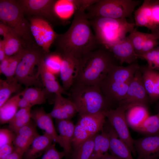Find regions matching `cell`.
Here are the masks:
<instances>
[{
	"mask_svg": "<svg viewBox=\"0 0 159 159\" xmlns=\"http://www.w3.org/2000/svg\"><path fill=\"white\" fill-rule=\"evenodd\" d=\"M71 25L62 34H58L53 44L60 54H69L79 59L100 46L91 29L86 10L76 11Z\"/></svg>",
	"mask_w": 159,
	"mask_h": 159,
	"instance_id": "6da1fadb",
	"label": "cell"
},
{
	"mask_svg": "<svg viewBox=\"0 0 159 159\" xmlns=\"http://www.w3.org/2000/svg\"><path fill=\"white\" fill-rule=\"evenodd\" d=\"M118 62L111 52L101 46L85 54L78 59L74 82L99 86L110 69L113 65H119Z\"/></svg>",
	"mask_w": 159,
	"mask_h": 159,
	"instance_id": "7a4b0ae2",
	"label": "cell"
},
{
	"mask_svg": "<svg viewBox=\"0 0 159 159\" xmlns=\"http://www.w3.org/2000/svg\"><path fill=\"white\" fill-rule=\"evenodd\" d=\"M68 93V98L75 105L80 116L111 109L99 86L74 82Z\"/></svg>",
	"mask_w": 159,
	"mask_h": 159,
	"instance_id": "3957f363",
	"label": "cell"
},
{
	"mask_svg": "<svg viewBox=\"0 0 159 159\" xmlns=\"http://www.w3.org/2000/svg\"><path fill=\"white\" fill-rule=\"evenodd\" d=\"M89 20L99 44L107 49L123 40L136 26L135 23L128 22L126 18L97 17Z\"/></svg>",
	"mask_w": 159,
	"mask_h": 159,
	"instance_id": "277c9868",
	"label": "cell"
},
{
	"mask_svg": "<svg viewBox=\"0 0 159 159\" xmlns=\"http://www.w3.org/2000/svg\"><path fill=\"white\" fill-rule=\"evenodd\" d=\"M0 20L14 30L28 47L37 45L29 22L17 0H0Z\"/></svg>",
	"mask_w": 159,
	"mask_h": 159,
	"instance_id": "5b68a950",
	"label": "cell"
},
{
	"mask_svg": "<svg viewBox=\"0 0 159 159\" xmlns=\"http://www.w3.org/2000/svg\"><path fill=\"white\" fill-rule=\"evenodd\" d=\"M141 1L137 0H97L86 10L89 19L102 17L113 19L130 18Z\"/></svg>",
	"mask_w": 159,
	"mask_h": 159,
	"instance_id": "8992f818",
	"label": "cell"
},
{
	"mask_svg": "<svg viewBox=\"0 0 159 159\" xmlns=\"http://www.w3.org/2000/svg\"><path fill=\"white\" fill-rule=\"evenodd\" d=\"M46 53L37 45L28 47L16 71L14 77L26 87L40 85L39 77L34 74L35 66L41 60Z\"/></svg>",
	"mask_w": 159,
	"mask_h": 159,
	"instance_id": "52a82bcc",
	"label": "cell"
},
{
	"mask_svg": "<svg viewBox=\"0 0 159 159\" xmlns=\"http://www.w3.org/2000/svg\"><path fill=\"white\" fill-rule=\"evenodd\" d=\"M106 118L102 112L80 116L75 125L72 151L82 143L101 131L106 122Z\"/></svg>",
	"mask_w": 159,
	"mask_h": 159,
	"instance_id": "ba28073f",
	"label": "cell"
},
{
	"mask_svg": "<svg viewBox=\"0 0 159 159\" xmlns=\"http://www.w3.org/2000/svg\"><path fill=\"white\" fill-rule=\"evenodd\" d=\"M25 16H35L44 19L53 26L64 23L54 9L56 0H17Z\"/></svg>",
	"mask_w": 159,
	"mask_h": 159,
	"instance_id": "9c48e42d",
	"label": "cell"
},
{
	"mask_svg": "<svg viewBox=\"0 0 159 159\" xmlns=\"http://www.w3.org/2000/svg\"><path fill=\"white\" fill-rule=\"evenodd\" d=\"M29 21L31 32L37 44L44 52L48 53L58 34L53 25L47 20L35 16H25Z\"/></svg>",
	"mask_w": 159,
	"mask_h": 159,
	"instance_id": "30bf717a",
	"label": "cell"
},
{
	"mask_svg": "<svg viewBox=\"0 0 159 159\" xmlns=\"http://www.w3.org/2000/svg\"><path fill=\"white\" fill-rule=\"evenodd\" d=\"M136 26L147 28L159 39V1L145 0L134 11Z\"/></svg>",
	"mask_w": 159,
	"mask_h": 159,
	"instance_id": "8fae6325",
	"label": "cell"
},
{
	"mask_svg": "<svg viewBox=\"0 0 159 159\" xmlns=\"http://www.w3.org/2000/svg\"><path fill=\"white\" fill-rule=\"evenodd\" d=\"M126 110L118 106L102 112L116 133L118 137L127 145L134 155L136 152L133 144V140L130 133L126 117Z\"/></svg>",
	"mask_w": 159,
	"mask_h": 159,
	"instance_id": "7c38bea8",
	"label": "cell"
},
{
	"mask_svg": "<svg viewBox=\"0 0 159 159\" xmlns=\"http://www.w3.org/2000/svg\"><path fill=\"white\" fill-rule=\"evenodd\" d=\"M149 99L143 82L140 66L131 81L124 98L119 103L117 107H122L126 111L135 105L147 107Z\"/></svg>",
	"mask_w": 159,
	"mask_h": 159,
	"instance_id": "4fadbf2b",
	"label": "cell"
},
{
	"mask_svg": "<svg viewBox=\"0 0 159 159\" xmlns=\"http://www.w3.org/2000/svg\"><path fill=\"white\" fill-rule=\"evenodd\" d=\"M131 81L121 82L104 79L101 82L99 87L111 109L117 107L124 98Z\"/></svg>",
	"mask_w": 159,
	"mask_h": 159,
	"instance_id": "5bb4252c",
	"label": "cell"
},
{
	"mask_svg": "<svg viewBox=\"0 0 159 159\" xmlns=\"http://www.w3.org/2000/svg\"><path fill=\"white\" fill-rule=\"evenodd\" d=\"M137 159H157L159 157V134L133 140Z\"/></svg>",
	"mask_w": 159,
	"mask_h": 159,
	"instance_id": "9a60e30c",
	"label": "cell"
},
{
	"mask_svg": "<svg viewBox=\"0 0 159 159\" xmlns=\"http://www.w3.org/2000/svg\"><path fill=\"white\" fill-rule=\"evenodd\" d=\"M62 57L59 76L62 87L66 91L73 85L77 72L78 59L67 54H61Z\"/></svg>",
	"mask_w": 159,
	"mask_h": 159,
	"instance_id": "2e32d148",
	"label": "cell"
},
{
	"mask_svg": "<svg viewBox=\"0 0 159 159\" xmlns=\"http://www.w3.org/2000/svg\"><path fill=\"white\" fill-rule=\"evenodd\" d=\"M31 113V118L34 121L36 126L52 137L55 142L59 144L63 148V145L61 139L56 131L53 122L52 117L49 113L45 112L43 107L36 109Z\"/></svg>",
	"mask_w": 159,
	"mask_h": 159,
	"instance_id": "e0dca14e",
	"label": "cell"
},
{
	"mask_svg": "<svg viewBox=\"0 0 159 159\" xmlns=\"http://www.w3.org/2000/svg\"><path fill=\"white\" fill-rule=\"evenodd\" d=\"M118 61L120 64H129L137 62L138 59L133 47L127 37L114 44L108 49Z\"/></svg>",
	"mask_w": 159,
	"mask_h": 159,
	"instance_id": "ac0fdd59",
	"label": "cell"
},
{
	"mask_svg": "<svg viewBox=\"0 0 159 159\" xmlns=\"http://www.w3.org/2000/svg\"><path fill=\"white\" fill-rule=\"evenodd\" d=\"M53 108L49 113L56 119H71L78 113L73 103L68 98H65L62 94L55 95Z\"/></svg>",
	"mask_w": 159,
	"mask_h": 159,
	"instance_id": "d6986e66",
	"label": "cell"
},
{
	"mask_svg": "<svg viewBox=\"0 0 159 159\" xmlns=\"http://www.w3.org/2000/svg\"><path fill=\"white\" fill-rule=\"evenodd\" d=\"M57 130L62 141L66 159H70L72 152V142L75 125L71 119H56Z\"/></svg>",
	"mask_w": 159,
	"mask_h": 159,
	"instance_id": "ffe728a7",
	"label": "cell"
},
{
	"mask_svg": "<svg viewBox=\"0 0 159 159\" xmlns=\"http://www.w3.org/2000/svg\"><path fill=\"white\" fill-rule=\"evenodd\" d=\"M105 125L109 137V150L110 154L120 159H134L129 148L118 137L108 120H106Z\"/></svg>",
	"mask_w": 159,
	"mask_h": 159,
	"instance_id": "44dd1931",
	"label": "cell"
},
{
	"mask_svg": "<svg viewBox=\"0 0 159 159\" xmlns=\"http://www.w3.org/2000/svg\"><path fill=\"white\" fill-rule=\"evenodd\" d=\"M36 126L35 124L31 122L20 129L15 133L13 143L15 150L24 153L35 138L40 135Z\"/></svg>",
	"mask_w": 159,
	"mask_h": 159,
	"instance_id": "7402d4cb",
	"label": "cell"
},
{
	"mask_svg": "<svg viewBox=\"0 0 159 159\" xmlns=\"http://www.w3.org/2000/svg\"><path fill=\"white\" fill-rule=\"evenodd\" d=\"M42 58L37 65V71L36 73L38 77H41L45 90L47 92L53 93L54 95L60 94L66 95L68 96V92L66 91L62 86L60 84L56 76L46 69Z\"/></svg>",
	"mask_w": 159,
	"mask_h": 159,
	"instance_id": "603a6c76",
	"label": "cell"
},
{
	"mask_svg": "<svg viewBox=\"0 0 159 159\" xmlns=\"http://www.w3.org/2000/svg\"><path fill=\"white\" fill-rule=\"evenodd\" d=\"M143 82L149 99H159V72L149 69L147 65L140 66Z\"/></svg>",
	"mask_w": 159,
	"mask_h": 159,
	"instance_id": "cb8c5ba5",
	"label": "cell"
},
{
	"mask_svg": "<svg viewBox=\"0 0 159 159\" xmlns=\"http://www.w3.org/2000/svg\"><path fill=\"white\" fill-rule=\"evenodd\" d=\"M55 142L53 138L45 132L34 140L24 153L23 159H35L43 154L46 150Z\"/></svg>",
	"mask_w": 159,
	"mask_h": 159,
	"instance_id": "d4e9b609",
	"label": "cell"
},
{
	"mask_svg": "<svg viewBox=\"0 0 159 159\" xmlns=\"http://www.w3.org/2000/svg\"><path fill=\"white\" fill-rule=\"evenodd\" d=\"M101 132L100 134L97 133L95 136L94 147L90 159H101L108 153L110 139L105 125Z\"/></svg>",
	"mask_w": 159,
	"mask_h": 159,
	"instance_id": "484cf974",
	"label": "cell"
},
{
	"mask_svg": "<svg viewBox=\"0 0 159 159\" xmlns=\"http://www.w3.org/2000/svg\"><path fill=\"white\" fill-rule=\"evenodd\" d=\"M125 114L128 126L135 131L149 116L147 107L139 105L128 109Z\"/></svg>",
	"mask_w": 159,
	"mask_h": 159,
	"instance_id": "4316f807",
	"label": "cell"
},
{
	"mask_svg": "<svg viewBox=\"0 0 159 159\" xmlns=\"http://www.w3.org/2000/svg\"><path fill=\"white\" fill-rule=\"evenodd\" d=\"M3 40L6 56H12L29 47L15 31L3 37Z\"/></svg>",
	"mask_w": 159,
	"mask_h": 159,
	"instance_id": "83f0119b",
	"label": "cell"
},
{
	"mask_svg": "<svg viewBox=\"0 0 159 159\" xmlns=\"http://www.w3.org/2000/svg\"><path fill=\"white\" fill-rule=\"evenodd\" d=\"M77 0H56L54 9L58 18L64 23L77 10Z\"/></svg>",
	"mask_w": 159,
	"mask_h": 159,
	"instance_id": "f1b7e54d",
	"label": "cell"
},
{
	"mask_svg": "<svg viewBox=\"0 0 159 159\" xmlns=\"http://www.w3.org/2000/svg\"><path fill=\"white\" fill-rule=\"evenodd\" d=\"M21 96L20 93L9 98L0 107L1 124L9 123L18 111V101Z\"/></svg>",
	"mask_w": 159,
	"mask_h": 159,
	"instance_id": "f546056e",
	"label": "cell"
},
{
	"mask_svg": "<svg viewBox=\"0 0 159 159\" xmlns=\"http://www.w3.org/2000/svg\"><path fill=\"white\" fill-rule=\"evenodd\" d=\"M22 88L14 77L11 79L0 80V107L9 99L13 93L20 91Z\"/></svg>",
	"mask_w": 159,
	"mask_h": 159,
	"instance_id": "4dcf8cb0",
	"label": "cell"
},
{
	"mask_svg": "<svg viewBox=\"0 0 159 159\" xmlns=\"http://www.w3.org/2000/svg\"><path fill=\"white\" fill-rule=\"evenodd\" d=\"M31 107L20 108L9 122V129L16 133L22 127L29 124L31 122Z\"/></svg>",
	"mask_w": 159,
	"mask_h": 159,
	"instance_id": "1f68e13d",
	"label": "cell"
},
{
	"mask_svg": "<svg viewBox=\"0 0 159 159\" xmlns=\"http://www.w3.org/2000/svg\"><path fill=\"white\" fill-rule=\"evenodd\" d=\"M46 90L37 87H27L20 93L22 97L26 99L32 106L44 103L47 99Z\"/></svg>",
	"mask_w": 159,
	"mask_h": 159,
	"instance_id": "d6a6232c",
	"label": "cell"
},
{
	"mask_svg": "<svg viewBox=\"0 0 159 159\" xmlns=\"http://www.w3.org/2000/svg\"><path fill=\"white\" fill-rule=\"evenodd\" d=\"M146 136L159 134V112L149 116L135 130Z\"/></svg>",
	"mask_w": 159,
	"mask_h": 159,
	"instance_id": "836d02e7",
	"label": "cell"
},
{
	"mask_svg": "<svg viewBox=\"0 0 159 159\" xmlns=\"http://www.w3.org/2000/svg\"><path fill=\"white\" fill-rule=\"evenodd\" d=\"M42 60L48 71L55 76L59 75L62 61V57L60 54L56 51L45 53Z\"/></svg>",
	"mask_w": 159,
	"mask_h": 159,
	"instance_id": "e575fe53",
	"label": "cell"
},
{
	"mask_svg": "<svg viewBox=\"0 0 159 159\" xmlns=\"http://www.w3.org/2000/svg\"><path fill=\"white\" fill-rule=\"evenodd\" d=\"M95 135L82 142L74 150L70 159H90Z\"/></svg>",
	"mask_w": 159,
	"mask_h": 159,
	"instance_id": "d590c367",
	"label": "cell"
},
{
	"mask_svg": "<svg viewBox=\"0 0 159 159\" xmlns=\"http://www.w3.org/2000/svg\"><path fill=\"white\" fill-rule=\"evenodd\" d=\"M138 57L146 60L149 69L159 70V48H155Z\"/></svg>",
	"mask_w": 159,
	"mask_h": 159,
	"instance_id": "8d00e7d4",
	"label": "cell"
},
{
	"mask_svg": "<svg viewBox=\"0 0 159 159\" xmlns=\"http://www.w3.org/2000/svg\"><path fill=\"white\" fill-rule=\"evenodd\" d=\"M147 34V33L137 31L135 28L127 36L131 43L137 56L141 53Z\"/></svg>",
	"mask_w": 159,
	"mask_h": 159,
	"instance_id": "74e56055",
	"label": "cell"
},
{
	"mask_svg": "<svg viewBox=\"0 0 159 159\" xmlns=\"http://www.w3.org/2000/svg\"><path fill=\"white\" fill-rule=\"evenodd\" d=\"M26 49L11 56L10 62L7 69L3 74L7 79H11L14 77L18 65L24 55Z\"/></svg>",
	"mask_w": 159,
	"mask_h": 159,
	"instance_id": "f35d334b",
	"label": "cell"
},
{
	"mask_svg": "<svg viewBox=\"0 0 159 159\" xmlns=\"http://www.w3.org/2000/svg\"><path fill=\"white\" fill-rule=\"evenodd\" d=\"M158 39L155 36L152 34L147 33L141 53L139 55L145 53L155 48L158 44Z\"/></svg>",
	"mask_w": 159,
	"mask_h": 159,
	"instance_id": "ab89813d",
	"label": "cell"
},
{
	"mask_svg": "<svg viewBox=\"0 0 159 159\" xmlns=\"http://www.w3.org/2000/svg\"><path fill=\"white\" fill-rule=\"evenodd\" d=\"M55 145L54 142L43 154L41 159H62L65 157L64 151L59 152L57 150Z\"/></svg>",
	"mask_w": 159,
	"mask_h": 159,
	"instance_id": "60d3db41",
	"label": "cell"
},
{
	"mask_svg": "<svg viewBox=\"0 0 159 159\" xmlns=\"http://www.w3.org/2000/svg\"><path fill=\"white\" fill-rule=\"evenodd\" d=\"M15 133L9 129L0 130V147L5 145L12 144Z\"/></svg>",
	"mask_w": 159,
	"mask_h": 159,
	"instance_id": "b9f144b4",
	"label": "cell"
},
{
	"mask_svg": "<svg viewBox=\"0 0 159 159\" xmlns=\"http://www.w3.org/2000/svg\"><path fill=\"white\" fill-rule=\"evenodd\" d=\"M15 149L12 144L2 146L0 147V157L9 155L13 152Z\"/></svg>",
	"mask_w": 159,
	"mask_h": 159,
	"instance_id": "7bdbcfd3",
	"label": "cell"
},
{
	"mask_svg": "<svg viewBox=\"0 0 159 159\" xmlns=\"http://www.w3.org/2000/svg\"><path fill=\"white\" fill-rule=\"evenodd\" d=\"M14 31L15 30L9 26L0 22V35L1 36L4 37Z\"/></svg>",
	"mask_w": 159,
	"mask_h": 159,
	"instance_id": "ee69618b",
	"label": "cell"
},
{
	"mask_svg": "<svg viewBox=\"0 0 159 159\" xmlns=\"http://www.w3.org/2000/svg\"><path fill=\"white\" fill-rule=\"evenodd\" d=\"M11 56H6L2 61L0 62V73L3 74L7 69L11 60Z\"/></svg>",
	"mask_w": 159,
	"mask_h": 159,
	"instance_id": "f6af8a7d",
	"label": "cell"
},
{
	"mask_svg": "<svg viewBox=\"0 0 159 159\" xmlns=\"http://www.w3.org/2000/svg\"><path fill=\"white\" fill-rule=\"evenodd\" d=\"M24 153L15 149L14 151L10 154L7 159H22Z\"/></svg>",
	"mask_w": 159,
	"mask_h": 159,
	"instance_id": "bcb514c9",
	"label": "cell"
},
{
	"mask_svg": "<svg viewBox=\"0 0 159 159\" xmlns=\"http://www.w3.org/2000/svg\"><path fill=\"white\" fill-rule=\"evenodd\" d=\"M18 106L20 108L32 107V106L28 101L23 97L19 99L18 102Z\"/></svg>",
	"mask_w": 159,
	"mask_h": 159,
	"instance_id": "7dc6e473",
	"label": "cell"
},
{
	"mask_svg": "<svg viewBox=\"0 0 159 159\" xmlns=\"http://www.w3.org/2000/svg\"><path fill=\"white\" fill-rule=\"evenodd\" d=\"M6 57L5 52L4 44L3 39L0 40V62L4 60Z\"/></svg>",
	"mask_w": 159,
	"mask_h": 159,
	"instance_id": "c3c4849f",
	"label": "cell"
},
{
	"mask_svg": "<svg viewBox=\"0 0 159 159\" xmlns=\"http://www.w3.org/2000/svg\"><path fill=\"white\" fill-rule=\"evenodd\" d=\"M101 159H120L108 153L104 155Z\"/></svg>",
	"mask_w": 159,
	"mask_h": 159,
	"instance_id": "681fc988",
	"label": "cell"
},
{
	"mask_svg": "<svg viewBox=\"0 0 159 159\" xmlns=\"http://www.w3.org/2000/svg\"></svg>",
	"mask_w": 159,
	"mask_h": 159,
	"instance_id": "f907efd6",
	"label": "cell"
},
{
	"mask_svg": "<svg viewBox=\"0 0 159 159\" xmlns=\"http://www.w3.org/2000/svg\"></svg>",
	"mask_w": 159,
	"mask_h": 159,
	"instance_id": "816d5d0a",
	"label": "cell"
}]
</instances>
